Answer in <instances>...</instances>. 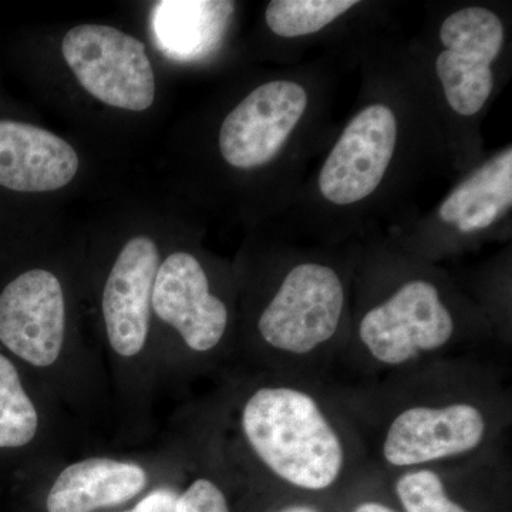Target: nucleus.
Returning a JSON list of instances; mask_svg holds the SVG:
<instances>
[{
  "label": "nucleus",
  "mask_w": 512,
  "mask_h": 512,
  "mask_svg": "<svg viewBox=\"0 0 512 512\" xmlns=\"http://www.w3.org/2000/svg\"><path fill=\"white\" fill-rule=\"evenodd\" d=\"M0 343L73 423L92 424L114 413L103 357L74 333L55 272L29 269L3 288Z\"/></svg>",
  "instance_id": "f257e3e1"
},
{
  "label": "nucleus",
  "mask_w": 512,
  "mask_h": 512,
  "mask_svg": "<svg viewBox=\"0 0 512 512\" xmlns=\"http://www.w3.org/2000/svg\"><path fill=\"white\" fill-rule=\"evenodd\" d=\"M237 430L258 466L305 491L332 487L346 466V447L318 400L298 387L259 384L239 400Z\"/></svg>",
  "instance_id": "f03ea898"
},
{
  "label": "nucleus",
  "mask_w": 512,
  "mask_h": 512,
  "mask_svg": "<svg viewBox=\"0 0 512 512\" xmlns=\"http://www.w3.org/2000/svg\"><path fill=\"white\" fill-rule=\"evenodd\" d=\"M153 323L167 332L154 340L158 389L221 352L229 329L228 306L211 292L207 271L190 252L163 259L154 282Z\"/></svg>",
  "instance_id": "7ed1b4c3"
},
{
  "label": "nucleus",
  "mask_w": 512,
  "mask_h": 512,
  "mask_svg": "<svg viewBox=\"0 0 512 512\" xmlns=\"http://www.w3.org/2000/svg\"><path fill=\"white\" fill-rule=\"evenodd\" d=\"M345 308V288L330 266L301 264L285 276L256 320L266 348L305 356L336 335Z\"/></svg>",
  "instance_id": "20e7f679"
},
{
  "label": "nucleus",
  "mask_w": 512,
  "mask_h": 512,
  "mask_svg": "<svg viewBox=\"0 0 512 512\" xmlns=\"http://www.w3.org/2000/svg\"><path fill=\"white\" fill-rule=\"evenodd\" d=\"M175 448L153 454L90 453L47 464L46 512H97L136 500L177 463Z\"/></svg>",
  "instance_id": "39448f33"
},
{
  "label": "nucleus",
  "mask_w": 512,
  "mask_h": 512,
  "mask_svg": "<svg viewBox=\"0 0 512 512\" xmlns=\"http://www.w3.org/2000/svg\"><path fill=\"white\" fill-rule=\"evenodd\" d=\"M62 53L83 89L97 100L130 111L153 106V67L136 37L110 26H76L64 36Z\"/></svg>",
  "instance_id": "423d86ee"
},
{
  "label": "nucleus",
  "mask_w": 512,
  "mask_h": 512,
  "mask_svg": "<svg viewBox=\"0 0 512 512\" xmlns=\"http://www.w3.org/2000/svg\"><path fill=\"white\" fill-rule=\"evenodd\" d=\"M453 335L454 319L439 289L421 279L400 286L359 323V339L366 352L389 367L446 348Z\"/></svg>",
  "instance_id": "0eeeda50"
},
{
  "label": "nucleus",
  "mask_w": 512,
  "mask_h": 512,
  "mask_svg": "<svg viewBox=\"0 0 512 512\" xmlns=\"http://www.w3.org/2000/svg\"><path fill=\"white\" fill-rule=\"evenodd\" d=\"M439 35L444 50L436 70L447 103L461 116H474L493 93L491 64L503 49V22L483 6H468L451 13Z\"/></svg>",
  "instance_id": "6e6552de"
},
{
  "label": "nucleus",
  "mask_w": 512,
  "mask_h": 512,
  "mask_svg": "<svg viewBox=\"0 0 512 512\" xmlns=\"http://www.w3.org/2000/svg\"><path fill=\"white\" fill-rule=\"evenodd\" d=\"M306 107L308 94L301 84L275 80L256 87L222 123V157L239 170L271 163L298 126Z\"/></svg>",
  "instance_id": "1a4fd4ad"
},
{
  "label": "nucleus",
  "mask_w": 512,
  "mask_h": 512,
  "mask_svg": "<svg viewBox=\"0 0 512 512\" xmlns=\"http://www.w3.org/2000/svg\"><path fill=\"white\" fill-rule=\"evenodd\" d=\"M487 431V417L476 404L414 406L389 424L382 454L389 466L420 467L476 451Z\"/></svg>",
  "instance_id": "9d476101"
},
{
  "label": "nucleus",
  "mask_w": 512,
  "mask_h": 512,
  "mask_svg": "<svg viewBox=\"0 0 512 512\" xmlns=\"http://www.w3.org/2000/svg\"><path fill=\"white\" fill-rule=\"evenodd\" d=\"M397 121L392 109L373 104L350 121L319 174V190L336 205H352L372 195L392 161Z\"/></svg>",
  "instance_id": "9b49d317"
},
{
  "label": "nucleus",
  "mask_w": 512,
  "mask_h": 512,
  "mask_svg": "<svg viewBox=\"0 0 512 512\" xmlns=\"http://www.w3.org/2000/svg\"><path fill=\"white\" fill-rule=\"evenodd\" d=\"M73 421L53 400L37 396L12 357L0 352V451L42 448L52 461L66 457Z\"/></svg>",
  "instance_id": "f8f14e48"
},
{
  "label": "nucleus",
  "mask_w": 512,
  "mask_h": 512,
  "mask_svg": "<svg viewBox=\"0 0 512 512\" xmlns=\"http://www.w3.org/2000/svg\"><path fill=\"white\" fill-rule=\"evenodd\" d=\"M79 156L63 138L19 121H0V185L20 192L56 191L72 183Z\"/></svg>",
  "instance_id": "ddd939ff"
},
{
  "label": "nucleus",
  "mask_w": 512,
  "mask_h": 512,
  "mask_svg": "<svg viewBox=\"0 0 512 512\" xmlns=\"http://www.w3.org/2000/svg\"><path fill=\"white\" fill-rule=\"evenodd\" d=\"M512 205V148L488 160L451 192L439 215L463 234L491 227Z\"/></svg>",
  "instance_id": "4468645a"
},
{
  "label": "nucleus",
  "mask_w": 512,
  "mask_h": 512,
  "mask_svg": "<svg viewBox=\"0 0 512 512\" xmlns=\"http://www.w3.org/2000/svg\"><path fill=\"white\" fill-rule=\"evenodd\" d=\"M229 3L177 2L156 3L151 28L160 52L173 60L195 59L204 53L217 33L222 10Z\"/></svg>",
  "instance_id": "2eb2a0df"
},
{
  "label": "nucleus",
  "mask_w": 512,
  "mask_h": 512,
  "mask_svg": "<svg viewBox=\"0 0 512 512\" xmlns=\"http://www.w3.org/2000/svg\"><path fill=\"white\" fill-rule=\"evenodd\" d=\"M356 5V0H272L266 8V25L281 37L308 36Z\"/></svg>",
  "instance_id": "dca6fc26"
},
{
  "label": "nucleus",
  "mask_w": 512,
  "mask_h": 512,
  "mask_svg": "<svg viewBox=\"0 0 512 512\" xmlns=\"http://www.w3.org/2000/svg\"><path fill=\"white\" fill-rule=\"evenodd\" d=\"M394 491L406 512H470L448 497L439 474L427 468L406 471Z\"/></svg>",
  "instance_id": "f3484780"
},
{
  "label": "nucleus",
  "mask_w": 512,
  "mask_h": 512,
  "mask_svg": "<svg viewBox=\"0 0 512 512\" xmlns=\"http://www.w3.org/2000/svg\"><path fill=\"white\" fill-rule=\"evenodd\" d=\"M174 512H231V508L227 495L214 478L197 476L183 490H178Z\"/></svg>",
  "instance_id": "a211bd4d"
},
{
  "label": "nucleus",
  "mask_w": 512,
  "mask_h": 512,
  "mask_svg": "<svg viewBox=\"0 0 512 512\" xmlns=\"http://www.w3.org/2000/svg\"><path fill=\"white\" fill-rule=\"evenodd\" d=\"M178 490L173 484H157L141 495L128 512H174Z\"/></svg>",
  "instance_id": "6ab92c4d"
},
{
  "label": "nucleus",
  "mask_w": 512,
  "mask_h": 512,
  "mask_svg": "<svg viewBox=\"0 0 512 512\" xmlns=\"http://www.w3.org/2000/svg\"><path fill=\"white\" fill-rule=\"evenodd\" d=\"M353 512H396L392 508L386 507L384 504L375 503V501H367L360 504Z\"/></svg>",
  "instance_id": "aec40b11"
},
{
  "label": "nucleus",
  "mask_w": 512,
  "mask_h": 512,
  "mask_svg": "<svg viewBox=\"0 0 512 512\" xmlns=\"http://www.w3.org/2000/svg\"><path fill=\"white\" fill-rule=\"evenodd\" d=\"M281 512H318L315 508L305 507V505H295V507L285 508Z\"/></svg>",
  "instance_id": "412c9836"
},
{
  "label": "nucleus",
  "mask_w": 512,
  "mask_h": 512,
  "mask_svg": "<svg viewBox=\"0 0 512 512\" xmlns=\"http://www.w3.org/2000/svg\"><path fill=\"white\" fill-rule=\"evenodd\" d=\"M121 512H128V511H121Z\"/></svg>",
  "instance_id": "4be33fe9"
}]
</instances>
